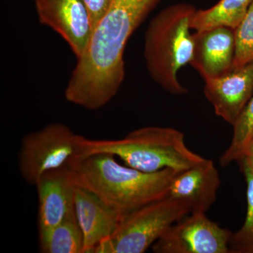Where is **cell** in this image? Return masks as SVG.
I'll return each instance as SVG.
<instances>
[{"label": "cell", "mask_w": 253, "mask_h": 253, "mask_svg": "<svg viewBox=\"0 0 253 253\" xmlns=\"http://www.w3.org/2000/svg\"><path fill=\"white\" fill-rule=\"evenodd\" d=\"M68 166L76 185L89 190L123 214L167 197L173 178L179 172L169 168L141 172L123 166L108 153L77 157Z\"/></svg>", "instance_id": "6da1fadb"}, {"label": "cell", "mask_w": 253, "mask_h": 253, "mask_svg": "<svg viewBox=\"0 0 253 253\" xmlns=\"http://www.w3.org/2000/svg\"><path fill=\"white\" fill-rule=\"evenodd\" d=\"M78 145L77 157L108 153L126 166L148 173L168 168L185 170L206 160L187 147L181 131L166 126H145L116 140H96L78 135Z\"/></svg>", "instance_id": "7a4b0ae2"}, {"label": "cell", "mask_w": 253, "mask_h": 253, "mask_svg": "<svg viewBox=\"0 0 253 253\" xmlns=\"http://www.w3.org/2000/svg\"><path fill=\"white\" fill-rule=\"evenodd\" d=\"M196 8L176 4L163 9L150 22L145 34L144 57L150 76L165 90L184 94L177 74L191 63L194 48L191 18Z\"/></svg>", "instance_id": "3957f363"}, {"label": "cell", "mask_w": 253, "mask_h": 253, "mask_svg": "<svg viewBox=\"0 0 253 253\" xmlns=\"http://www.w3.org/2000/svg\"><path fill=\"white\" fill-rule=\"evenodd\" d=\"M190 213L185 203L168 196L145 205L125 214L114 234L94 253H144Z\"/></svg>", "instance_id": "277c9868"}, {"label": "cell", "mask_w": 253, "mask_h": 253, "mask_svg": "<svg viewBox=\"0 0 253 253\" xmlns=\"http://www.w3.org/2000/svg\"><path fill=\"white\" fill-rule=\"evenodd\" d=\"M78 138L71 128L59 123L27 134L18 154L23 179L35 185L44 173L68 166L79 154Z\"/></svg>", "instance_id": "5b68a950"}, {"label": "cell", "mask_w": 253, "mask_h": 253, "mask_svg": "<svg viewBox=\"0 0 253 253\" xmlns=\"http://www.w3.org/2000/svg\"><path fill=\"white\" fill-rule=\"evenodd\" d=\"M206 213H190L176 221L152 246L156 253H230V231L208 219Z\"/></svg>", "instance_id": "8992f818"}, {"label": "cell", "mask_w": 253, "mask_h": 253, "mask_svg": "<svg viewBox=\"0 0 253 253\" xmlns=\"http://www.w3.org/2000/svg\"><path fill=\"white\" fill-rule=\"evenodd\" d=\"M37 14L43 25L52 28L68 43L76 59L86 52L94 26L82 0H35Z\"/></svg>", "instance_id": "52a82bcc"}, {"label": "cell", "mask_w": 253, "mask_h": 253, "mask_svg": "<svg viewBox=\"0 0 253 253\" xmlns=\"http://www.w3.org/2000/svg\"><path fill=\"white\" fill-rule=\"evenodd\" d=\"M204 94L215 114L232 126L253 96V61L205 81Z\"/></svg>", "instance_id": "ba28073f"}, {"label": "cell", "mask_w": 253, "mask_h": 253, "mask_svg": "<svg viewBox=\"0 0 253 253\" xmlns=\"http://www.w3.org/2000/svg\"><path fill=\"white\" fill-rule=\"evenodd\" d=\"M38 231L52 229L74 209L76 184L69 166L48 171L38 179Z\"/></svg>", "instance_id": "9c48e42d"}, {"label": "cell", "mask_w": 253, "mask_h": 253, "mask_svg": "<svg viewBox=\"0 0 253 253\" xmlns=\"http://www.w3.org/2000/svg\"><path fill=\"white\" fill-rule=\"evenodd\" d=\"M74 209L84 236V253H94L118 229L125 214L89 190L76 185Z\"/></svg>", "instance_id": "30bf717a"}, {"label": "cell", "mask_w": 253, "mask_h": 253, "mask_svg": "<svg viewBox=\"0 0 253 253\" xmlns=\"http://www.w3.org/2000/svg\"><path fill=\"white\" fill-rule=\"evenodd\" d=\"M190 64L206 80L219 77L233 68L235 55L234 30L218 27L196 32Z\"/></svg>", "instance_id": "8fae6325"}, {"label": "cell", "mask_w": 253, "mask_h": 253, "mask_svg": "<svg viewBox=\"0 0 253 253\" xmlns=\"http://www.w3.org/2000/svg\"><path fill=\"white\" fill-rule=\"evenodd\" d=\"M220 185L219 172L212 160L206 159L173 178L168 196L180 200L191 213H206L215 202Z\"/></svg>", "instance_id": "7c38bea8"}, {"label": "cell", "mask_w": 253, "mask_h": 253, "mask_svg": "<svg viewBox=\"0 0 253 253\" xmlns=\"http://www.w3.org/2000/svg\"><path fill=\"white\" fill-rule=\"evenodd\" d=\"M253 0H219L212 7L196 10L191 18V30L196 32L226 27L235 30L244 19Z\"/></svg>", "instance_id": "4fadbf2b"}, {"label": "cell", "mask_w": 253, "mask_h": 253, "mask_svg": "<svg viewBox=\"0 0 253 253\" xmlns=\"http://www.w3.org/2000/svg\"><path fill=\"white\" fill-rule=\"evenodd\" d=\"M43 253H84V236L75 209L52 229L39 234Z\"/></svg>", "instance_id": "5bb4252c"}, {"label": "cell", "mask_w": 253, "mask_h": 253, "mask_svg": "<svg viewBox=\"0 0 253 253\" xmlns=\"http://www.w3.org/2000/svg\"><path fill=\"white\" fill-rule=\"evenodd\" d=\"M232 126L231 144L219 159L221 167H226L233 162L241 161L245 150L253 138V96Z\"/></svg>", "instance_id": "9a60e30c"}, {"label": "cell", "mask_w": 253, "mask_h": 253, "mask_svg": "<svg viewBox=\"0 0 253 253\" xmlns=\"http://www.w3.org/2000/svg\"><path fill=\"white\" fill-rule=\"evenodd\" d=\"M247 182L248 209L244 225L231 234L229 242L230 253H253V172L243 169Z\"/></svg>", "instance_id": "2e32d148"}, {"label": "cell", "mask_w": 253, "mask_h": 253, "mask_svg": "<svg viewBox=\"0 0 253 253\" xmlns=\"http://www.w3.org/2000/svg\"><path fill=\"white\" fill-rule=\"evenodd\" d=\"M235 33V55L233 68L244 66L253 61V0L246 16Z\"/></svg>", "instance_id": "e0dca14e"}, {"label": "cell", "mask_w": 253, "mask_h": 253, "mask_svg": "<svg viewBox=\"0 0 253 253\" xmlns=\"http://www.w3.org/2000/svg\"><path fill=\"white\" fill-rule=\"evenodd\" d=\"M89 11L94 31L99 21L109 11L113 0H82Z\"/></svg>", "instance_id": "ac0fdd59"}, {"label": "cell", "mask_w": 253, "mask_h": 253, "mask_svg": "<svg viewBox=\"0 0 253 253\" xmlns=\"http://www.w3.org/2000/svg\"><path fill=\"white\" fill-rule=\"evenodd\" d=\"M240 161L242 163L243 169H248L253 172V138L245 150L243 157Z\"/></svg>", "instance_id": "d6986e66"}]
</instances>
